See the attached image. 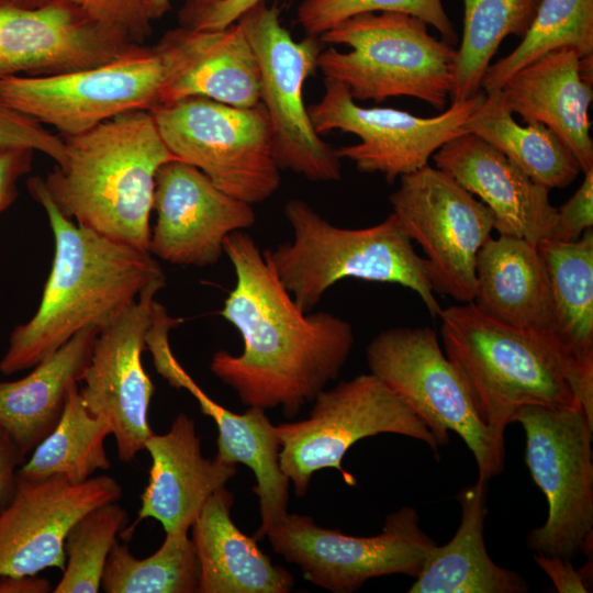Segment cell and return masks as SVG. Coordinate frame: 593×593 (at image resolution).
Returning a JSON list of instances; mask_svg holds the SVG:
<instances>
[{
	"mask_svg": "<svg viewBox=\"0 0 593 593\" xmlns=\"http://www.w3.org/2000/svg\"><path fill=\"white\" fill-rule=\"evenodd\" d=\"M224 253L236 280L221 315L240 334L243 350H217L210 369L243 404L281 406L292 418L338 378L354 346L353 326L329 312L300 310L244 231L226 237Z\"/></svg>",
	"mask_w": 593,
	"mask_h": 593,
	"instance_id": "1",
	"label": "cell"
},
{
	"mask_svg": "<svg viewBox=\"0 0 593 593\" xmlns=\"http://www.w3.org/2000/svg\"><path fill=\"white\" fill-rule=\"evenodd\" d=\"M43 206L54 237V257L38 307L12 331L0 372L33 368L89 326L115 321L155 280L165 278L149 251L78 225L56 205L44 180L27 182Z\"/></svg>",
	"mask_w": 593,
	"mask_h": 593,
	"instance_id": "2",
	"label": "cell"
},
{
	"mask_svg": "<svg viewBox=\"0 0 593 593\" xmlns=\"http://www.w3.org/2000/svg\"><path fill=\"white\" fill-rule=\"evenodd\" d=\"M66 158L44 180L59 210L78 225L149 251L156 176L178 159L148 110L64 136Z\"/></svg>",
	"mask_w": 593,
	"mask_h": 593,
	"instance_id": "3",
	"label": "cell"
},
{
	"mask_svg": "<svg viewBox=\"0 0 593 593\" xmlns=\"http://www.w3.org/2000/svg\"><path fill=\"white\" fill-rule=\"evenodd\" d=\"M438 317L447 358L479 418L497 435L524 405L582 409L559 353L540 334L493 320L473 302L441 309Z\"/></svg>",
	"mask_w": 593,
	"mask_h": 593,
	"instance_id": "4",
	"label": "cell"
},
{
	"mask_svg": "<svg viewBox=\"0 0 593 593\" xmlns=\"http://www.w3.org/2000/svg\"><path fill=\"white\" fill-rule=\"evenodd\" d=\"M283 211L292 239L262 253L300 310L311 312L332 286L349 278L407 288L438 316L425 259L393 213L369 227L343 228L300 199L289 200Z\"/></svg>",
	"mask_w": 593,
	"mask_h": 593,
	"instance_id": "5",
	"label": "cell"
},
{
	"mask_svg": "<svg viewBox=\"0 0 593 593\" xmlns=\"http://www.w3.org/2000/svg\"><path fill=\"white\" fill-rule=\"evenodd\" d=\"M320 38L350 48L321 51L317 68L356 101L411 97L443 110L450 98L457 49L430 35L427 24L415 16L361 13Z\"/></svg>",
	"mask_w": 593,
	"mask_h": 593,
	"instance_id": "6",
	"label": "cell"
},
{
	"mask_svg": "<svg viewBox=\"0 0 593 593\" xmlns=\"http://www.w3.org/2000/svg\"><path fill=\"white\" fill-rule=\"evenodd\" d=\"M168 149L225 193L249 204L269 199L281 174L261 102L239 108L203 97L149 110Z\"/></svg>",
	"mask_w": 593,
	"mask_h": 593,
	"instance_id": "7",
	"label": "cell"
},
{
	"mask_svg": "<svg viewBox=\"0 0 593 593\" xmlns=\"http://www.w3.org/2000/svg\"><path fill=\"white\" fill-rule=\"evenodd\" d=\"M370 372L396 393L424 422L439 447L449 432L472 452L478 479L489 481L504 469V436L479 418L456 369L428 327H393L366 348Z\"/></svg>",
	"mask_w": 593,
	"mask_h": 593,
	"instance_id": "8",
	"label": "cell"
},
{
	"mask_svg": "<svg viewBox=\"0 0 593 593\" xmlns=\"http://www.w3.org/2000/svg\"><path fill=\"white\" fill-rule=\"evenodd\" d=\"M511 423L525 433V461L548 503L545 524L526 546L536 553L572 559L592 553L593 423L582 409L524 405Z\"/></svg>",
	"mask_w": 593,
	"mask_h": 593,
	"instance_id": "9",
	"label": "cell"
},
{
	"mask_svg": "<svg viewBox=\"0 0 593 593\" xmlns=\"http://www.w3.org/2000/svg\"><path fill=\"white\" fill-rule=\"evenodd\" d=\"M312 403L305 419L277 425L280 468L298 496H304L313 474L326 468L338 470L346 484L356 485L342 460L355 443L367 437L406 436L439 456L440 447L424 422L371 372L324 389Z\"/></svg>",
	"mask_w": 593,
	"mask_h": 593,
	"instance_id": "10",
	"label": "cell"
},
{
	"mask_svg": "<svg viewBox=\"0 0 593 593\" xmlns=\"http://www.w3.org/2000/svg\"><path fill=\"white\" fill-rule=\"evenodd\" d=\"M171 56L160 41L90 68L54 76L0 79V103L71 136L120 114L152 110L171 74Z\"/></svg>",
	"mask_w": 593,
	"mask_h": 593,
	"instance_id": "11",
	"label": "cell"
},
{
	"mask_svg": "<svg viewBox=\"0 0 593 593\" xmlns=\"http://www.w3.org/2000/svg\"><path fill=\"white\" fill-rule=\"evenodd\" d=\"M236 22L257 58L260 102L270 123L279 168L314 182L339 180L340 159L315 131L303 99L305 81L317 68L320 42L311 35L295 41L281 24L279 10L268 7L265 0Z\"/></svg>",
	"mask_w": 593,
	"mask_h": 593,
	"instance_id": "12",
	"label": "cell"
},
{
	"mask_svg": "<svg viewBox=\"0 0 593 593\" xmlns=\"http://www.w3.org/2000/svg\"><path fill=\"white\" fill-rule=\"evenodd\" d=\"M266 536L273 551L296 564L305 580L334 593H353L368 580L390 574L416 579L437 545L419 527L412 506L389 514L382 532L373 536L346 535L290 513Z\"/></svg>",
	"mask_w": 593,
	"mask_h": 593,
	"instance_id": "13",
	"label": "cell"
},
{
	"mask_svg": "<svg viewBox=\"0 0 593 593\" xmlns=\"http://www.w3.org/2000/svg\"><path fill=\"white\" fill-rule=\"evenodd\" d=\"M390 202L404 233L425 254L434 292L472 302L477 255L494 230L490 210L430 165L400 177Z\"/></svg>",
	"mask_w": 593,
	"mask_h": 593,
	"instance_id": "14",
	"label": "cell"
},
{
	"mask_svg": "<svg viewBox=\"0 0 593 593\" xmlns=\"http://www.w3.org/2000/svg\"><path fill=\"white\" fill-rule=\"evenodd\" d=\"M324 94L307 108L311 122L321 135L339 130L360 142L335 149L337 157L353 161L366 174H381L387 181L412 174L427 165L447 142L465 133V125L485 93L451 102L440 114L421 118L393 108L357 104L339 82L324 78Z\"/></svg>",
	"mask_w": 593,
	"mask_h": 593,
	"instance_id": "15",
	"label": "cell"
},
{
	"mask_svg": "<svg viewBox=\"0 0 593 593\" xmlns=\"http://www.w3.org/2000/svg\"><path fill=\"white\" fill-rule=\"evenodd\" d=\"M165 278L147 286L137 300L102 328L93 344L79 394L88 411L112 426L118 457L132 461L153 434L148 407L155 387L142 365L153 304Z\"/></svg>",
	"mask_w": 593,
	"mask_h": 593,
	"instance_id": "16",
	"label": "cell"
},
{
	"mask_svg": "<svg viewBox=\"0 0 593 593\" xmlns=\"http://www.w3.org/2000/svg\"><path fill=\"white\" fill-rule=\"evenodd\" d=\"M181 322V318L170 316L163 304L156 303L146 335V347L156 371L171 387L189 391L203 414L214 419L219 432L215 458L227 463H243L254 472L257 483L253 491L258 496L260 514V526L254 538L262 539L288 513L290 481L279 463L277 426L260 407L250 406L242 414L231 412L194 382L176 359L169 344V332Z\"/></svg>",
	"mask_w": 593,
	"mask_h": 593,
	"instance_id": "17",
	"label": "cell"
},
{
	"mask_svg": "<svg viewBox=\"0 0 593 593\" xmlns=\"http://www.w3.org/2000/svg\"><path fill=\"white\" fill-rule=\"evenodd\" d=\"M141 46L66 0L34 9L0 3V79L81 70Z\"/></svg>",
	"mask_w": 593,
	"mask_h": 593,
	"instance_id": "18",
	"label": "cell"
},
{
	"mask_svg": "<svg viewBox=\"0 0 593 593\" xmlns=\"http://www.w3.org/2000/svg\"><path fill=\"white\" fill-rule=\"evenodd\" d=\"M122 495L109 475L71 483L55 474L41 480L19 478L16 493L0 514V575L64 571V544L75 523L91 510Z\"/></svg>",
	"mask_w": 593,
	"mask_h": 593,
	"instance_id": "19",
	"label": "cell"
},
{
	"mask_svg": "<svg viewBox=\"0 0 593 593\" xmlns=\"http://www.w3.org/2000/svg\"><path fill=\"white\" fill-rule=\"evenodd\" d=\"M153 210L157 219L149 253L174 265L216 264L226 237L256 222L251 204L225 193L201 170L179 159L158 170Z\"/></svg>",
	"mask_w": 593,
	"mask_h": 593,
	"instance_id": "20",
	"label": "cell"
},
{
	"mask_svg": "<svg viewBox=\"0 0 593 593\" xmlns=\"http://www.w3.org/2000/svg\"><path fill=\"white\" fill-rule=\"evenodd\" d=\"M432 158L435 167L490 210L499 235L534 244L551 238L557 208L550 203L549 189L484 139L462 133L444 144Z\"/></svg>",
	"mask_w": 593,
	"mask_h": 593,
	"instance_id": "21",
	"label": "cell"
},
{
	"mask_svg": "<svg viewBox=\"0 0 593 593\" xmlns=\"http://www.w3.org/2000/svg\"><path fill=\"white\" fill-rule=\"evenodd\" d=\"M592 61L572 47L556 48L517 70L500 89L512 114L550 128L582 172L593 169Z\"/></svg>",
	"mask_w": 593,
	"mask_h": 593,
	"instance_id": "22",
	"label": "cell"
},
{
	"mask_svg": "<svg viewBox=\"0 0 593 593\" xmlns=\"http://www.w3.org/2000/svg\"><path fill=\"white\" fill-rule=\"evenodd\" d=\"M144 449L152 458L147 485L141 495L137 521H158L166 534H188L208 499L237 473V465L204 458L195 424L179 413L170 429L152 434Z\"/></svg>",
	"mask_w": 593,
	"mask_h": 593,
	"instance_id": "23",
	"label": "cell"
},
{
	"mask_svg": "<svg viewBox=\"0 0 593 593\" xmlns=\"http://www.w3.org/2000/svg\"><path fill=\"white\" fill-rule=\"evenodd\" d=\"M174 60L159 104L203 97L233 107L260 103L255 52L238 22L220 30L180 26L163 36Z\"/></svg>",
	"mask_w": 593,
	"mask_h": 593,
	"instance_id": "24",
	"label": "cell"
},
{
	"mask_svg": "<svg viewBox=\"0 0 593 593\" xmlns=\"http://www.w3.org/2000/svg\"><path fill=\"white\" fill-rule=\"evenodd\" d=\"M472 302L508 326L556 334L547 266L538 244L524 238L499 235L483 244L475 260Z\"/></svg>",
	"mask_w": 593,
	"mask_h": 593,
	"instance_id": "25",
	"label": "cell"
},
{
	"mask_svg": "<svg viewBox=\"0 0 593 593\" xmlns=\"http://www.w3.org/2000/svg\"><path fill=\"white\" fill-rule=\"evenodd\" d=\"M99 332L86 327L25 377L0 380V428L23 458L58 424L71 388L82 380Z\"/></svg>",
	"mask_w": 593,
	"mask_h": 593,
	"instance_id": "26",
	"label": "cell"
},
{
	"mask_svg": "<svg viewBox=\"0 0 593 593\" xmlns=\"http://www.w3.org/2000/svg\"><path fill=\"white\" fill-rule=\"evenodd\" d=\"M234 495L226 489L213 493L195 518L192 541L200 566L199 593H287L294 579L275 566L231 517Z\"/></svg>",
	"mask_w": 593,
	"mask_h": 593,
	"instance_id": "27",
	"label": "cell"
},
{
	"mask_svg": "<svg viewBox=\"0 0 593 593\" xmlns=\"http://www.w3.org/2000/svg\"><path fill=\"white\" fill-rule=\"evenodd\" d=\"M488 482L478 479L457 500L461 521L450 541L436 545L409 593H526L527 581L497 566L484 544Z\"/></svg>",
	"mask_w": 593,
	"mask_h": 593,
	"instance_id": "28",
	"label": "cell"
},
{
	"mask_svg": "<svg viewBox=\"0 0 593 593\" xmlns=\"http://www.w3.org/2000/svg\"><path fill=\"white\" fill-rule=\"evenodd\" d=\"M465 133L484 139L549 190L568 187L581 172L572 153L550 128L537 122L521 125L515 121L500 90L485 93Z\"/></svg>",
	"mask_w": 593,
	"mask_h": 593,
	"instance_id": "29",
	"label": "cell"
},
{
	"mask_svg": "<svg viewBox=\"0 0 593 593\" xmlns=\"http://www.w3.org/2000/svg\"><path fill=\"white\" fill-rule=\"evenodd\" d=\"M547 266L555 333L585 367L593 369V232L574 242L538 244Z\"/></svg>",
	"mask_w": 593,
	"mask_h": 593,
	"instance_id": "30",
	"label": "cell"
},
{
	"mask_svg": "<svg viewBox=\"0 0 593 593\" xmlns=\"http://www.w3.org/2000/svg\"><path fill=\"white\" fill-rule=\"evenodd\" d=\"M111 434V424L88 411L76 384L58 424L19 468V478L34 481L59 474L71 483H82L96 471L111 467L104 449Z\"/></svg>",
	"mask_w": 593,
	"mask_h": 593,
	"instance_id": "31",
	"label": "cell"
},
{
	"mask_svg": "<svg viewBox=\"0 0 593 593\" xmlns=\"http://www.w3.org/2000/svg\"><path fill=\"white\" fill-rule=\"evenodd\" d=\"M540 0H463V32L457 48L451 102L481 91L484 74L507 35L521 38L530 25Z\"/></svg>",
	"mask_w": 593,
	"mask_h": 593,
	"instance_id": "32",
	"label": "cell"
},
{
	"mask_svg": "<svg viewBox=\"0 0 593 593\" xmlns=\"http://www.w3.org/2000/svg\"><path fill=\"white\" fill-rule=\"evenodd\" d=\"M560 47H572L583 58H593V0H540L521 43L489 66L481 90H500L517 70Z\"/></svg>",
	"mask_w": 593,
	"mask_h": 593,
	"instance_id": "33",
	"label": "cell"
},
{
	"mask_svg": "<svg viewBox=\"0 0 593 593\" xmlns=\"http://www.w3.org/2000/svg\"><path fill=\"white\" fill-rule=\"evenodd\" d=\"M199 586L200 566L188 534H166L158 550L145 559L116 540L101 579L107 593H199Z\"/></svg>",
	"mask_w": 593,
	"mask_h": 593,
	"instance_id": "34",
	"label": "cell"
},
{
	"mask_svg": "<svg viewBox=\"0 0 593 593\" xmlns=\"http://www.w3.org/2000/svg\"><path fill=\"white\" fill-rule=\"evenodd\" d=\"M126 521V511L118 501L97 506L78 519L66 536V566L53 592H99L108 556Z\"/></svg>",
	"mask_w": 593,
	"mask_h": 593,
	"instance_id": "35",
	"label": "cell"
},
{
	"mask_svg": "<svg viewBox=\"0 0 593 593\" xmlns=\"http://www.w3.org/2000/svg\"><path fill=\"white\" fill-rule=\"evenodd\" d=\"M367 12H400L436 29L441 40L456 44L457 33L441 0H304L296 20L311 36H320L345 20Z\"/></svg>",
	"mask_w": 593,
	"mask_h": 593,
	"instance_id": "36",
	"label": "cell"
},
{
	"mask_svg": "<svg viewBox=\"0 0 593 593\" xmlns=\"http://www.w3.org/2000/svg\"><path fill=\"white\" fill-rule=\"evenodd\" d=\"M93 21L115 30L131 42L143 45L152 33L144 0H66Z\"/></svg>",
	"mask_w": 593,
	"mask_h": 593,
	"instance_id": "37",
	"label": "cell"
},
{
	"mask_svg": "<svg viewBox=\"0 0 593 593\" xmlns=\"http://www.w3.org/2000/svg\"><path fill=\"white\" fill-rule=\"evenodd\" d=\"M0 148H24L41 152L56 165L66 158L61 136H57L41 123L0 103Z\"/></svg>",
	"mask_w": 593,
	"mask_h": 593,
	"instance_id": "38",
	"label": "cell"
},
{
	"mask_svg": "<svg viewBox=\"0 0 593 593\" xmlns=\"http://www.w3.org/2000/svg\"><path fill=\"white\" fill-rule=\"evenodd\" d=\"M593 226V169L584 172L574 194L557 208V221L551 240L574 242Z\"/></svg>",
	"mask_w": 593,
	"mask_h": 593,
	"instance_id": "39",
	"label": "cell"
},
{
	"mask_svg": "<svg viewBox=\"0 0 593 593\" xmlns=\"http://www.w3.org/2000/svg\"><path fill=\"white\" fill-rule=\"evenodd\" d=\"M261 0H188L179 12L181 26L194 30H220L235 23Z\"/></svg>",
	"mask_w": 593,
	"mask_h": 593,
	"instance_id": "40",
	"label": "cell"
},
{
	"mask_svg": "<svg viewBox=\"0 0 593 593\" xmlns=\"http://www.w3.org/2000/svg\"><path fill=\"white\" fill-rule=\"evenodd\" d=\"M535 562L550 578L555 589L559 593H588L591 585L592 568L584 564L582 569H574L571 559L560 556L537 553Z\"/></svg>",
	"mask_w": 593,
	"mask_h": 593,
	"instance_id": "41",
	"label": "cell"
},
{
	"mask_svg": "<svg viewBox=\"0 0 593 593\" xmlns=\"http://www.w3.org/2000/svg\"><path fill=\"white\" fill-rule=\"evenodd\" d=\"M23 457L9 435L0 428V514L12 502L19 484V466Z\"/></svg>",
	"mask_w": 593,
	"mask_h": 593,
	"instance_id": "42",
	"label": "cell"
},
{
	"mask_svg": "<svg viewBox=\"0 0 593 593\" xmlns=\"http://www.w3.org/2000/svg\"><path fill=\"white\" fill-rule=\"evenodd\" d=\"M51 582L37 574L0 575V593H48Z\"/></svg>",
	"mask_w": 593,
	"mask_h": 593,
	"instance_id": "43",
	"label": "cell"
},
{
	"mask_svg": "<svg viewBox=\"0 0 593 593\" xmlns=\"http://www.w3.org/2000/svg\"><path fill=\"white\" fill-rule=\"evenodd\" d=\"M205 2L219 0H200ZM146 12L150 20L161 18L170 9V0H144Z\"/></svg>",
	"mask_w": 593,
	"mask_h": 593,
	"instance_id": "44",
	"label": "cell"
},
{
	"mask_svg": "<svg viewBox=\"0 0 593 593\" xmlns=\"http://www.w3.org/2000/svg\"><path fill=\"white\" fill-rule=\"evenodd\" d=\"M48 1L51 0H0V3L25 9H34L46 4Z\"/></svg>",
	"mask_w": 593,
	"mask_h": 593,
	"instance_id": "45",
	"label": "cell"
}]
</instances>
